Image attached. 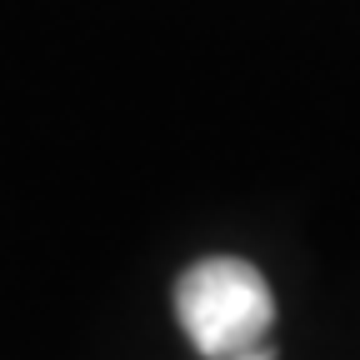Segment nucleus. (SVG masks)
I'll list each match as a JSON object with an SVG mask.
<instances>
[{
    "label": "nucleus",
    "instance_id": "obj_1",
    "mask_svg": "<svg viewBox=\"0 0 360 360\" xmlns=\"http://www.w3.org/2000/svg\"><path fill=\"white\" fill-rule=\"evenodd\" d=\"M175 315L205 360H250L276 321V300L255 265L215 255L191 265L175 285Z\"/></svg>",
    "mask_w": 360,
    "mask_h": 360
},
{
    "label": "nucleus",
    "instance_id": "obj_2",
    "mask_svg": "<svg viewBox=\"0 0 360 360\" xmlns=\"http://www.w3.org/2000/svg\"><path fill=\"white\" fill-rule=\"evenodd\" d=\"M250 360H276V355H270V350H260V355H250Z\"/></svg>",
    "mask_w": 360,
    "mask_h": 360
}]
</instances>
